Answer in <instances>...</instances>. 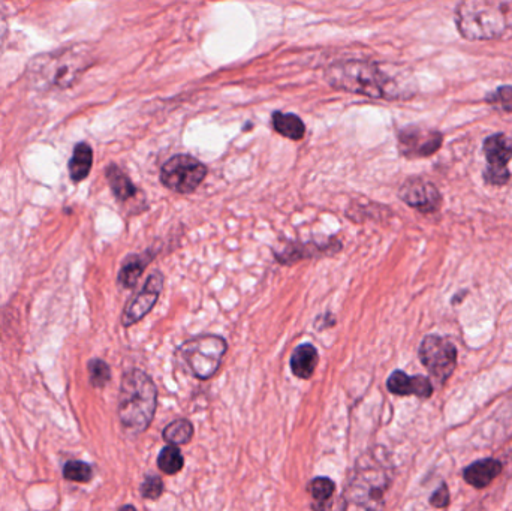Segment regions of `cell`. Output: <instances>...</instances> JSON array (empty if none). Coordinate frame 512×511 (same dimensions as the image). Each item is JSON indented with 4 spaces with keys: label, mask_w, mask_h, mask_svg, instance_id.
I'll list each match as a JSON object with an SVG mask.
<instances>
[{
    "label": "cell",
    "mask_w": 512,
    "mask_h": 511,
    "mask_svg": "<svg viewBox=\"0 0 512 511\" xmlns=\"http://www.w3.org/2000/svg\"><path fill=\"white\" fill-rule=\"evenodd\" d=\"M93 63L92 48L84 44L69 45L32 57L26 66V80L41 92L66 90L75 86Z\"/></svg>",
    "instance_id": "6da1fadb"
},
{
    "label": "cell",
    "mask_w": 512,
    "mask_h": 511,
    "mask_svg": "<svg viewBox=\"0 0 512 511\" xmlns=\"http://www.w3.org/2000/svg\"><path fill=\"white\" fill-rule=\"evenodd\" d=\"M325 80L334 89L372 99H399L402 87L381 65L363 60L337 62L327 69Z\"/></svg>",
    "instance_id": "7a4b0ae2"
},
{
    "label": "cell",
    "mask_w": 512,
    "mask_h": 511,
    "mask_svg": "<svg viewBox=\"0 0 512 511\" xmlns=\"http://www.w3.org/2000/svg\"><path fill=\"white\" fill-rule=\"evenodd\" d=\"M158 408V387L141 369L123 375L119 393V419L128 434L140 435L155 419Z\"/></svg>",
    "instance_id": "3957f363"
},
{
    "label": "cell",
    "mask_w": 512,
    "mask_h": 511,
    "mask_svg": "<svg viewBox=\"0 0 512 511\" xmlns=\"http://www.w3.org/2000/svg\"><path fill=\"white\" fill-rule=\"evenodd\" d=\"M457 29L469 41L498 39L510 27V11L502 0H462L456 11Z\"/></svg>",
    "instance_id": "277c9868"
},
{
    "label": "cell",
    "mask_w": 512,
    "mask_h": 511,
    "mask_svg": "<svg viewBox=\"0 0 512 511\" xmlns=\"http://www.w3.org/2000/svg\"><path fill=\"white\" fill-rule=\"evenodd\" d=\"M390 471L379 462L375 453H367L355 462L345 491V504L360 509L384 507L385 492L390 488Z\"/></svg>",
    "instance_id": "5b68a950"
},
{
    "label": "cell",
    "mask_w": 512,
    "mask_h": 511,
    "mask_svg": "<svg viewBox=\"0 0 512 511\" xmlns=\"http://www.w3.org/2000/svg\"><path fill=\"white\" fill-rule=\"evenodd\" d=\"M227 350V341L222 336L201 335L183 342L177 354L194 377L207 381L221 368Z\"/></svg>",
    "instance_id": "8992f818"
},
{
    "label": "cell",
    "mask_w": 512,
    "mask_h": 511,
    "mask_svg": "<svg viewBox=\"0 0 512 511\" xmlns=\"http://www.w3.org/2000/svg\"><path fill=\"white\" fill-rule=\"evenodd\" d=\"M206 176V165L189 155L173 156L165 162L161 170L162 185L177 194H192L197 191Z\"/></svg>",
    "instance_id": "52a82bcc"
},
{
    "label": "cell",
    "mask_w": 512,
    "mask_h": 511,
    "mask_svg": "<svg viewBox=\"0 0 512 511\" xmlns=\"http://www.w3.org/2000/svg\"><path fill=\"white\" fill-rule=\"evenodd\" d=\"M418 354H420L421 363L441 383L447 381L456 369V345L448 339L442 338V336H426L421 342Z\"/></svg>",
    "instance_id": "ba28073f"
},
{
    "label": "cell",
    "mask_w": 512,
    "mask_h": 511,
    "mask_svg": "<svg viewBox=\"0 0 512 511\" xmlns=\"http://www.w3.org/2000/svg\"><path fill=\"white\" fill-rule=\"evenodd\" d=\"M487 168L484 177L490 185L501 186L510 180L508 164L512 159V141L507 135L495 134L484 141Z\"/></svg>",
    "instance_id": "9c48e42d"
},
{
    "label": "cell",
    "mask_w": 512,
    "mask_h": 511,
    "mask_svg": "<svg viewBox=\"0 0 512 511\" xmlns=\"http://www.w3.org/2000/svg\"><path fill=\"white\" fill-rule=\"evenodd\" d=\"M164 288V275L159 270L153 272L147 279L140 293L128 303L122 315L123 327H131L140 323L158 303Z\"/></svg>",
    "instance_id": "30bf717a"
},
{
    "label": "cell",
    "mask_w": 512,
    "mask_h": 511,
    "mask_svg": "<svg viewBox=\"0 0 512 511\" xmlns=\"http://www.w3.org/2000/svg\"><path fill=\"white\" fill-rule=\"evenodd\" d=\"M441 132L409 126L399 132V150L406 158H427L441 149Z\"/></svg>",
    "instance_id": "8fae6325"
},
{
    "label": "cell",
    "mask_w": 512,
    "mask_h": 511,
    "mask_svg": "<svg viewBox=\"0 0 512 511\" xmlns=\"http://www.w3.org/2000/svg\"><path fill=\"white\" fill-rule=\"evenodd\" d=\"M399 195L408 206L423 213L438 212L442 204L438 188L420 177L406 180L400 188Z\"/></svg>",
    "instance_id": "7c38bea8"
},
{
    "label": "cell",
    "mask_w": 512,
    "mask_h": 511,
    "mask_svg": "<svg viewBox=\"0 0 512 511\" xmlns=\"http://www.w3.org/2000/svg\"><path fill=\"white\" fill-rule=\"evenodd\" d=\"M342 249V243L337 239H331L330 243L318 245V243H289L282 251H274L277 263L289 264L297 263L304 258L321 257V255H331Z\"/></svg>",
    "instance_id": "4fadbf2b"
},
{
    "label": "cell",
    "mask_w": 512,
    "mask_h": 511,
    "mask_svg": "<svg viewBox=\"0 0 512 511\" xmlns=\"http://www.w3.org/2000/svg\"><path fill=\"white\" fill-rule=\"evenodd\" d=\"M388 390L397 396H417L427 399L433 395L432 381L423 375L409 377L403 371H394L387 381Z\"/></svg>",
    "instance_id": "5bb4252c"
},
{
    "label": "cell",
    "mask_w": 512,
    "mask_h": 511,
    "mask_svg": "<svg viewBox=\"0 0 512 511\" xmlns=\"http://www.w3.org/2000/svg\"><path fill=\"white\" fill-rule=\"evenodd\" d=\"M318 362L319 356L316 348L312 344H301L292 353L289 365H291V371L295 377L300 380H310L315 374Z\"/></svg>",
    "instance_id": "9a60e30c"
},
{
    "label": "cell",
    "mask_w": 512,
    "mask_h": 511,
    "mask_svg": "<svg viewBox=\"0 0 512 511\" xmlns=\"http://www.w3.org/2000/svg\"><path fill=\"white\" fill-rule=\"evenodd\" d=\"M502 473V464L496 459H483L474 462L465 470V480L477 489H484L495 482L496 477Z\"/></svg>",
    "instance_id": "2e32d148"
},
{
    "label": "cell",
    "mask_w": 512,
    "mask_h": 511,
    "mask_svg": "<svg viewBox=\"0 0 512 511\" xmlns=\"http://www.w3.org/2000/svg\"><path fill=\"white\" fill-rule=\"evenodd\" d=\"M152 258L153 254H150L149 251L126 258L123 261L122 267H120L119 284L123 288H128V290L137 287L144 270L152 263Z\"/></svg>",
    "instance_id": "e0dca14e"
},
{
    "label": "cell",
    "mask_w": 512,
    "mask_h": 511,
    "mask_svg": "<svg viewBox=\"0 0 512 511\" xmlns=\"http://www.w3.org/2000/svg\"><path fill=\"white\" fill-rule=\"evenodd\" d=\"M93 165V150L87 143H78L69 159L68 170L72 182H83L90 174Z\"/></svg>",
    "instance_id": "ac0fdd59"
},
{
    "label": "cell",
    "mask_w": 512,
    "mask_h": 511,
    "mask_svg": "<svg viewBox=\"0 0 512 511\" xmlns=\"http://www.w3.org/2000/svg\"><path fill=\"white\" fill-rule=\"evenodd\" d=\"M105 174H107L108 185H110L111 191H113L117 200L126 203V201H131L132 198L137 197V186L117 165L111 164Z\"/></svg>",
    "instance_id": "d6986e66"
},
{
    "label": "cell",
    "mask_w": 512,
    "mask_h": 511,
    "mask_svg": "<svg viewBox=\"0 0 512 511\" xmlns=\"http://www.w3.org/2000/svg\"><path fill=\"white\" fill-rule=\"evenodd\" d=\"M273 126L280 135L294 141L301 140L306 132V126L300 117L280 111L273 114Z\"/></svg>",
    "instance_id": "ffe728a7"
},
{
    "label": "cell",
    "mask_w": 512,
    "mask_h": 511,
    "mask_svg": "<svg viewBox=\"0 0 512 511\" xmlns=\"http://www.w3.org/2000/svg\"><path fill=\"white\" fill-rule=\"evenodd\" d=\"M309 494L312 495L313 500L316 501V506L312 509L322 510L330 509V501L333 498L334 492H336V485L333 480L327 479V477H316L312 482L309 483L307 488Z\"/></svg>",
    "instance_id": "44dd1931"
},
{
    "label": "cell",
    "mask_w": 512,
    "mask_h": 511,
    "mask_svg": "<svg viewBox=\"0 0 512 511\" xmlns=\"http://www.w3.org/2000/svg\"><path fill=\"white\" fill-rule=\"evenodd\" d=\"M194 425L188 419H177L162 432V437L168 444L185 446L194 438Z\"/></svg>",
    "instance_id": "7402d4cb"
},
{
    "label": "cell",
    "mask_w": 512,
    "mask_h": 511,
    "mask_svg": "<svg viewBox=\"0 0 512 511\" xmlns=\"http://www.w3.org/2000/svg\"><path fill=\"white\" fill-rule=\"evenodd\" d=\"M183 467H185V459H183L179 447L170 444L161 450L158 455V468L162 473L174 476V474H179Z\"/></svg>",
    "instance_id": "603a6c76"
},
{
    "label": "cell",
    "mask_w": 512,
    "mask_h": 511,
    "mask_svg": "<svg viewBox=\"0 0 512 511\" xmlns=\"http://www.w3.org/2000/svg\"><path fill=\"white\" fill-rule=\"evenodd\" d=\"M63 477L69 482L87 483L92 480L93 470L86 462L69 461L63 468Z\"/></svg>",
    "instance_id": "cb8c5ba5"
},
{
    "label": "cell",
    "mask_w": 512,
    "mask_h": 511,
    "mask_svg": "<svg viewBox=\"0 0 512 511\" xmlns=\"http://www.w3.org/2000/svg\"><path fill=\"white\" fill-rule=\"evenodd\" d=\"M90 383L96 389H104L111 380V369L104 360L93 359L90 360L89 366Z\"/></svg>",
    "instance_id": "d4e9b609"
},
{
    "label": "cell",
    "mask_w": 512,
    "mask_h": 511,
    "mask_svg": "<svg viewBox=\"0 0 512 511\" xmlns=\"http://www.w3.org/2000/svg\"><path fill=\"white\" fill-rule=\"evenodd\" d=\"M140 492L144 500L156 501L164 494V482H162L161 477L150 474L144 479Z\"/></svg>",
    "instance_id": "484cf974"
},
{
    "label": "cell",
    "mask_w": 512,
    "mask_h": 511,
    "mask_svg": "<svg viewBox=\"0 0 512 511\" xmlns=\"http://www.w3.org/2000/svg\"><path fill=\"white\" fill-rule=\"evenodd\" d=\"M487 102L499 110L512 113V86H501L487 96Z\"/></svg>",
    "instance_id": "4316f807"
},
{
    "label": "cell",
    "mask_w": 512,
    "mask_h": 511,
    "mask_svg": "<svg viewBox=\"0 0 512 511\" xmlns=\"http://www.w3.org/2000/svg\"><path fill=\"white\" fill-rule=\"evenodd\" d=\"M430 504L436 509H445L450 504V492L447 485H442L430 498Z\"/></svg>",
    "instance_id": "83f0119b"
},
{
    "label": "cell",
    "mask_w": 512,
    "mask_h": 511,
    "mask_svg": "<svg viewBox=\"0 0 512 511\" xmlns=\"http://www.w3.org/2000/svg\"><path fill=\"white\" fill-rule=\"evenodd\" d=\"M8 33V20H6L5 15L0 12V56H2L3 51H5L6 41H8Z\"/></svg>",
    "instance_id": "f1b7e54d"
}]
</instances>
